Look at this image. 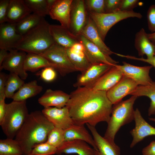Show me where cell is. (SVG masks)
<instances>
[{"mask_svg": "<svg viewBox=\"0 0 155 155\" xmlns=\"http://www.w3.org/2000/svg\"><path fill=\"white\" fill-rule=\"evenodd\" d=\"M65 106L73 124H88L95 127L101 122H108L113 104L106 92L85 87L77 88L70 94Z\"/></svg>", "mask_w": 155, "mask_h": 155, "instance_id": "6da1fadb", "label": "cell"}, {"mask_svg": "<svg viewBox=\"0 0 155 155\" xmlns=\"http://www.w3.org/2000/svg\"><path fill=\"white\" fill-rule=\"evenodd\" d=\"M54 127L42 111H36L29 114L15 139L22 149L23 155H30L36 146L46 142Z\"/></svg>", "mask_w": 155, "mask_h": 155, "instance_id": "7a4b0ae2", "label": "cell"}, {"mask_svg": "<svg viewBox=\"0 0 155 155\" xmlns=\"http://www.w3.org/2000/svg\"><path fill=\"white\" fill-rule=\"evenodd\" d=\"M49 24L44 19L38 26L22 36L16 49L40 55L55 44L49 29Z\"/></svg>", "mask_w": 155, "mask_h": 155, "instance_id": "3957f363", "label": "cell"}, {"mask_svg": "<svg viewBox=\"0 0 155 155\" xmlns=\"http://www.w3.org/2000/svg\"><path fill=\"white\" fill-rule=\"evenodd\" d=\"M132 95L129 98L113 105L110 117L104 136L115 143V135L120 128L134 120L133 105L137 98Z\"/></svg>", "mask_w": 155, "mask_h": 155, "instance_id": "277c9868", "label": "cell"}, {"mask_svg": "<svg viewBox=\"0 0 155 155\" xmlns=\"http://www.w3.org/2000/svg\"><path fill=\"white\" fill-rule=\"evenodd\" d=\"M26 101L7 104L6 113L0 125L7 138L13 139L29 115Z\"/></svg>", "mask_w": 155, "mask_h": 155, "instance_id": "5b68a950", "label": "cell"}, {"mask_svg": "<svg viewBox=\"0 0 155 155\" xmlns=\"http://www.w3.org/2000/svg\"><path fill=\"white\" fill-rule=\"evenodd\" d=\"M98 30L104 41L111 28L119 21L130 18L141 19L142 15L133 10L129 11H119L111 13H97L88 12Z\"/></svg>", "mask_w": 155, "mask_h": 155, "instance_id": "8992f818", "label": "cell"}, {"mask_svg": "<svg viewBox=\"0 0 155 155\" xmlns=\"http://www.w3.org/2000/svg\"><path fill=\"white\" fill-rule=\"evenodd\" d=\"M40 55L54 65L55 69L63 76L76 71L67 56L65 48L55 43Z\"/></svg>", "mask_w": 155, "mask_h": 155, "instance_id": "52a82bcc", "label": "cell"}, {"mask_svg": "<svg viewBox=\"0 0 155 155\" xmlns=\"http://www.w3.org/2000/svg\"><path fill=\"white\" fill-rule=\"evenodd\" d=\"M26 54V53L16 49L9 50L7 57L0 67V71L7 70L17 74L22 80H26L28 76L24 68Z\"/></svg>", "mask_w": 155, "mask_h": 155, "instance_id": "ba28073f", "label": "cell"}, {"mask_svg": "<svg viewBox=\"0 0 155 155\" xmlns=\"http://www.w3.org/2000/svg\"><path fill=\"white\" fill-rule=\"evenodd\" d=\"M113 66L103 63L91 64L78 77L77 81L73 85L74 87L91 88L102 76Z\"/></svg>", "mask_w": 155, "mask_h": 155, "instance_id": "9c48e42d", "label": "cell"}, {"mask_svg": "<svg viewBox=\"0 0 155 155\" xmlns=\"http://www.w3.org/2000/svg\"><path fill=\"white\" fill-rule=\"evenodd\" d=\"M88 13L84 0H73L70 14L69 30L75 36H78L87 22Z\"/></svg>", "mask_w": 155, "mask_h": 155, "instance_id": "30bf717a", "label": "cell"}, {"mask_svg": "<svg viewBox=\"0 0 155 155\" xmlns=\"http://www.w3.org/2000/svg\"><path fill=\"white\" fill-rule=\"evenodd\" d=\"M115 66L121 71L123 75L133 80L138 85H147L152 82L149 75L150 71L153 67L151 65L137 66L124 61L122 65L117 64Z\"/></svg>", "mask_w": 155, "mask_h": 155, "instance_id": "8fae6325", "label": "cell"}, {"mask_svg": "<svg viewBox=\"0 0 155 155\" xmlns=\"http://www.w3.org/2000/svg\"><path fill=\"white\" fill-rule=\"evenodd\" d=\"M84 47L85 54L91 64L103 63L115 66L118 63L103 53L96 46L82 35L78 36Z\"/></svg>", "mask_w": 155, "mask_h": 155, "instance_id": "7c38bea8", "label": "cell"}, {"mask_svg": "<svg viewBox=\"0 0 155 155\" xmlns=\"http://www.w3.org/2000/svg\"><path fill=\"white\" fill-rule=\"evenodd\" d=\"M41 111L55 127L64 130L73 124L66 106L61 108L53 107L44 108Z\"/></svg>", "mask_w": 155, "mask_h": 155, "instance_id": "4fadbf2b", "label": "cell"}, {"mask_svg": "<svg viewBox=\"0 0 155 155\" xmlns=\"http://www.w3.org/2000/svg\"><path fill=\"white\" fill-rule=\"evenodd\" d=\"M134 115L135 127L130 131L133 137L130 145L131 148L134 147L146 137L155 135V128L144 119L138 108H136L135 110Z\"/></svg>", "mask_w": 155, "mask_h": 155, "instance_id": "5bb4252c", "label": "cell"}, {"mask_svg": "<svg viewBox=\"0 0 155 155\" xmlns=\"http://www.w3.org/2000/svg\"><path fill=\"white\" fill-rule=\"evenodd\" d=\"M138 85L133 80L123 75L121 79L106 92L107 96L113 105L122 101V99L131 94Z\"/></svg>", "mask_w": 155, "mask_h": 155, "instance_id": "9a60e30c", "label": "cell"}, {"mask_svg": "<svg viewBox=\"0 0 155 155\" xmlns=\"http://www.w3.org/2000/svg\"><path fill=\"white\" fill-rule=\"evenodd\" d=\"M73 0H56L49 12V15L52 19L59 21L61 26L69 30Z\"/></svg>", "mask_w": 155, "mask_h": 155, "instance_id": "2e32d148", "label": "cell"}, {"mask_svg": "<svg viewBox=\"0 0 155 155\" xmlns=\"http://www.w3.org/2000/svg\"><path fill=\"white\" fill-rule=\"evenodd\" d=\"M22 37L16 31L15 24L7 22L0 24V49L8 51L16 49Z\"/></svg>", "mask_w": 155, "mask_h": 155, "instance_id": "e0dca14e", "label": "cell"}, {"mask_svg": "<svg viewBox=\"0 0 155 155\" xmlns=\"http://www.w3.org/2000/svg\"><path fill=\"white\" fill-rule=\"evenodd\" d=\"M49 29L55 43L64 48H71L75 44L80 42L78 36L61 25L50 24Z\"/></svg>", "mask_w": 155, "mask_h": 155, "instance_id": "ac0fdd59", "label": "cell"}, {"mask_svg": "<svg viewBox=\"0 0 155 155\" xmlns=\"http://www.w3.org/2000/svg\"><path fill=\"white\" fill-rule=\"evenodd\" d=\"M95 141L97 150L96 155H120V148L115 143H112L102 136L95 127L86 124Z\"/></svg>", "mask_w": 155, "mask_h": 155, "instance_id": "d6986e66", "label": "cell"}, {"mask_svg": "<svg viewBox=\"0 0 155 155\" xmlns=\"http://www.w3.org/2000/svg\"><path fill=\"white\" fill-rule=\"evenodd\" d=\"M89 145L81 140L65 141L60 147L57 149L56 154L96 155V150Z\"/></svg>", "mask_w": 155, "mask_h": 155, "instance_id": "ffe728a7", "label": "cell"}, {"mask_svg": "<svg viewBox=\"0 0 155 155\" xmlns=\"http://www.w3.org/2000/svg\"><path fill=\"white\" fill-rule=\"evenodd\" d=\"M70 95L61 90L49 89L38 100L39 103L44 108L53 107L61 108L65 106Z\"/></svg>", "mask_w": 155, "mask_h": 155, "instance_id": "44dd1931", "label": "cell"}, {"mask_svg": "<svg viewBox=\"0 0 155 155\" xmlns=\"http://www.w3.org/2000/svg\"><path fill=\"white\" fill-rule=\"evenodd\" d=\"M81 34L98 46L105 54L110 56L114 53L104 42L97 27L88 14L87 22Z\"/></svg>", "mask_w": 155, "mask_h": 155, "instance_id": "7402d4cb", "label": "cell"}, {"mask_svg": "<svg viewBox=\"0 0 155 155\" xmlns=\"http://www.w3.org/2000/svg\"><path fill=\"white\" fill-rule=\"evenodd\" d=\"M123 76L115 65L104 73L91 88L94 90L107 92L115 85Z\"/></svg>", "mask_w": 155, "mask_h": 155, "instance_id": "603a6c76", "label": "cell"}, {"mask_svg": "<svg viewBox=\"0 0 155 155\" xmlns=\"http://www.w3.org/2000/svg\"><path fill=\"white\" fill-rule=\"evenodd\" d=\"M134 46L139 56L146 55L147 58L150 59L155 55V43L148 38L147 33L142 28L135 35Z\"/></svg>", "mask_w": 155, "mask_h": 155, "instance_id": "cb8c5ba5", "label": "cell"}, {"mask_svg": "<svg viewBox=\"0 0 155 155\" xmlns=\"http://www.w3.org/2000/svg\"><path fill=\"white\" fill-rule=\"evenodd\" d=\"M32 13L24 0H10L7 22L16 24Z\"/></svg>", "mask_w": 155, "mask_h": 155, "instance_id": "d4e9b609", "label": "cell"}, {"mask_svg": "<svg viewBox=\"0 0 155 155\" xmlns=\"http://www.w3.org/2000/svg\"><path fill=\"white\" fill-rule=\"evenodd\" d=\"M65 141L74 140L84 141L91 145L96 150L97 148L92 136L89 133L84 125L73 124L64 130Z\"/></svg>", "mask_w": 155, "mask_h": 155, "instance_id": "484cf974", "label": "cell"}, {"mask_svg": "<svg viewBox=\"0 0 155 155\" xmlns=\"http://www.w3.org/2000/svg\"><path fill=\"white\" fill-rule=\"evenodd\" d=\"M42 90V86L38 85L36 80H34L24 83L15 93L12 99L17 102L26 101L39 94Z\"/></svg>", "mask_w": 155, "mask_h": 155, "instance_id": "4316f807", "label": "cell"}, {"mask_svg": "<svg viewBox=\"0 0 155 155\" xmlns=\"http://www.w3.org/2000/svg\"><path fill=\"white\" fill-rule=\"evenodd\" d=\"M55 66L45 58L38 54L27 53L24 64V68L26 71L35 72L42 68Z\"/></svg>", "mask_w": 155, "mask_h": 155, "instance_id": "83f0119b", "label": "cell"}, {"mask_svg": "<svg viewBox=\"0 0 155 155\" xmlns=\"http://www.w3.org/2000/svg\"><path fill=\"white\" fill-rule=\"evenodd\" d=\"M67 56L76 71L82 73L86 70L91 63L84 51L75 49L72 47L65 49Z\"/></svg>", "mask_w": 155, "mask_h": 155, "instance_id": "f1b7e54d", "label": "cell"}, {"mask_svg": "<svg viewBox=\"0 0 155 155\" xmlns=\"http://www.w3.org/2000/svg\"><path fill=\"white\" fill-rule=\"evenodd\" d=\"M137 97L146 96L150 100L148 111L149 116L155 115V81L146 86L138 85L130 94Z\"/></svg>", "mask_w": 155, "mask_h": 155, "instance_id": "f546056e", "label": "cell"}, {"mask_svg": "<svg viewBox=\"0 0 155 155\" xmlns=\"http://www.w3.org/2000/svg\"><path fill=\"white\" fill-rule=\"evenodd\" d=\"M44 19V17L31 13L15 24L16 31L22 36L39 25Z\"/></svg>", "mask_w": 155, "mask_h": 155, "instance_id": "4dcf8cb0", "label": "cell"}, {"mask_svg": "<svg viewBox=\"0 0 155 155\" xmlns=\"http://www.w3.org/2000/svg\"><path fill=\"white\" fill-rule=\"evenodd\" d=\"M0 155H23V152L15 139L7 138L0 140Z\"/></svg>", "mask_w": 155, "mask_h": 155, "instance_id": "1f68e13d", "label": "cell"}, {"mask_svg": "<svg viewBox=\"0 0 155 155\" xmlns=\"http://www.w3.org/2000/svg\"><path fill=\"white\" fill-rule=\"evenodd\" d=\"M24 83V80L18 75L10 73L8 75L5 86L6 98L12 99L15 92L18 90Z\"/></svg>", "mask_w": 155, "mask_h": 155, "instance_id": "d6a6232c", "label": "cell"}, {"mask_svg": "<svg viewBox=\"0 0 155 155\" xmlns=\"http://www.w3.org/2000/svg\"><path fill=\"white\" fill-rule=\"evenodd\" d=\"M24 1L32 13L42 17L49 15V9L46 0H24Z\"/></svg>", "mask_w": 155, "mask_h": 155, "instance_id": "836d02e7", "label": "cell"}, {"mask_svg": "<svg viewBox=\"0 0 155 155\" xmlns=\"http://www.w3.org/2000/svg\"><path fill=\"white\" fill-rule=\"evenodd\" d=\"M64 142V130L54 127L49 133L46 142L57 149Z\"/></svg>", "mask_w": 155, "mask_h": 155, "instance_id": "e575fe53", "label": "cell"}, {"mask_svg": "<svg viewBox=\"0 0 155 155\" xmlns=\"http://www.w3.org/2000/svg\"><path fill=\"white\" fill-rule=\"evenodd\" d=\"M57 150V148L46 142L36 146L30 155H53L56 154Z\"/></svg>", "mask_w": 155, "mask_h": 155, "instance_id": "d590c367", "label": "cell"}, {"mask_svg": "<svg viewBox=\"0 0 155 155\" xmlns=\"http://www.w3.org/2000/svg\"><path fill=\"white\" fill-rule=\"evenodd\" d=\"M84 1L88 12L104 13L105 0H86Z\"/></svg>", "mask_w": 155, "mask_h": 155, "instance_id": "8d00e7d4", "label": "cell"}, {"mask_svg": "<svg viewBox=\"0 0 155 155\" xmlns=\"http://www.w3.org/2000/svg\"><path fill=\"white\" fill-rule=\"evenodd\" d=\"M55 69L51 67H48L43 68L38 72L37 75L44 81L50 82L54 80L56 78Z\"/></svg>", "mask_w": 155, "mask_h": 155, "instance_id": "74e56055", "label": "cell"}, {"mask_svg": "<svg viewBox=\"0 0 155 155\" xmlns=\"http://www.w3.org/2000/svg\"><path fill=\"white\" fill-rule=\"evenodd\" d=\"M147 18L148 30L151 33L155 32V5H150L148 10Z\"/></svg>", "mask_w": 155, "mask_h": 155, "instance_id": "f35d334b", "label": "cell"}, {"mask_svg": "<svg viewBox=\"0 0 155 155\" xmlns=\"http://www.w3.org/2000/svg\"><path fill=\"white\" fill-rule=\"evenodd\" d=\"M122 0H105L104 12L111 13L119 11Z\"/></svg>", "mask_w": 155, "mask_h": 155, "instance_id": "ab89813d", "label": "cell"}, {"mask_svg": "<svg viewBox=\"0 0 155 155\" xmlns=\"http://www.w3.org/2000/svg\"><path fill=\"white\" fill-rule=\"evenodd\" d=\"M139 1L138 0H122L120 7L119 11H129L137 6Z\"/></svg>", "mask_w": 155, "mask_h": 155, "instance_id": "60d3db41", "label": "cell"}, {"mask_svg": "<svg viewBox=\"0 0 155 155\" xmlns=\"http://www.w3.org/2000/svg\"><path fill=\"white\" fill-rule=\"evenodd\" d=\"M10 0H0V24L7 22V15Z\"/></svg>", "mask_w": 155, "mask_h": 155, "instance_id": "b9f144b4", "label": "cell"}, {"mask_svg": "<svg viewBox=\"0 0 155 155\" xmlns=\"http://www.w3.org/2000/svg\"><path fill=\"white\" fill-rule=\"evenodd\" d=\"M117 55L119 56L128 59L141 61L148 63L155 68V55L152 58L150 59L144 58L143 57L138 58L131 55H125L118 53L117 54Z\"/></svg>", "mask_w": 155, "mask_h": 155, "instance_id": "7bdbcfd3", "label": "cell"}, {"mask_svg": "<svg viewBox=\"0 0 155 155\" xmlns=\"http://www.w3.org/2000/svg\"><path fill=\"white\" fill-rule=\"evenodd\" d=\"M8 75L3 72L0 73V99L6 98L5 88Z\"/></svg>", "mask_w": 155, "mask_h": 155, "instance_id": "ee69618b", "label": "cell"}, {"mask_svg": "<svg viewBox=\"0 0 155 155\" xmlns=\"http://www.w3.org/2000/svg\"><path fill=\"white\" fill-rule=\"evenodd\" d=\"M142 155H155V141H152L146 146L143 148Z\"/></svg>", "mask_w": 155, "mask_h": 155, "instance_id": "f6af8a7d", "label": "cell"}, {"mask_svg": "<svg viewBox=\"0 0 155 155\" xmlns=\"http://www.w3.org/2000/svg\"><path fill=\"white\" fill-rule=\"evenodd\" d=\"M5 99H0V125L3 121L6 113L7 104L5 103Z\"/></svg>", "mask_w": 155, "mask_h": 155, "instance_id": "bcb514c9", "label": "cell"}, {"mask_svg": "<svg viewBox=\"0 0 155 155\" xmlns=\"http://www.w3.org/2000/svg\"><path fill=\"white\" fill-rule=\"evenodd\" d=\"M0 49V67H1L3 62L7 57L9 53V51L4 49Z\"/></svg>", "mask_w": 155, "mask_h": 155, "instance_id": "7dc6e473", "label": "cell"}, {"mask_svg": "<svg viewBox=\"0 0 155 155\" xmlns=\"http://www.w3.org/2000/svg\"><path fill=\"white\" fill-rule=\"evenodd\" d=\"M149 39L152 42L155 43V32L151 33H147Z\"/></svg>", "mask_w": 155, "mask_h": 155, "instance_id": "c3c4849f", "label": "cell"}, {"mask_svg": "<svg viewBox=\"0 0 155 155\" xmlns=\"http://www.w3.org/2000/svg\"><path fill=\"white\" fill-rule=\"evenodd\" d=\"M56 0H46V1L49 9L54 4Z\"/></svg>", "mask_w": 155, "mask_h": 155, "instance_id": "681fc988", "label": "cell"}, {"mask_svg": "<svg viewBox=\"0 0 155 155\" xmlns=\"http://www.w3.org/2000/svg\"><path fill=\"white\" fill-rule=\"evenodd\" d=\"M149 119L150 121H153L155 122V118H149Z\"/></svg>", "mask_w": 155, "mask_h": 155, "instance_id": "f907efd6", "label": "cell"}]
</instances>
